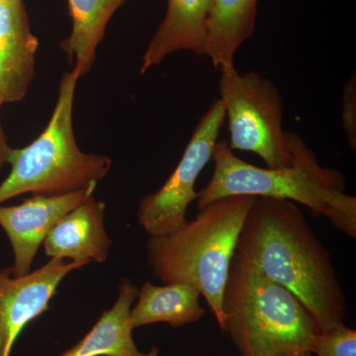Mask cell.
Segmentation results:
<instances>
[{"label": "cell", "instance_id": "cell-1", "mask_svg": "<svg viewBox=\"0 0 356 356\" xmlns=\"http://www.w3.org/2000/svg\"><path fill=\"white\" fill-rule=\"evenodd\" d=\"M236 252L291 291L321 332L343 324L346 300L331 254L294 202L255 197Z\"/></svg>", "mask_w": 356, "mask_h": 356}, {"label": "cell", "instance_id": "cell-2", "mask_svg": "<svg viewBox=\"0 0 356 356\" xmlns=\"http://www.w3.org/2000/svg\"><path fill=\"white\" fill-rule=\"evenodd\" d=\"M293 163L281 168H259L243 161L220 140L212 159L214 172L209 184L198 192V209L228 196L285 199L323 215L350 238L356 236V198L344 192L339 170L324 168L297 134L292 133Z\"/></svg>", "mask_w": 356, "mask_h": 356}, {"label": "cell", "instance_id": "cell-3", "mask_svg": "<svg viewBox=\"0 0 356 356\" xmlns=\"http://www.w3.org/2000/svg\"><path fill=\"white\" fill-rule=\"evenodd\" d=\"M254 196L218 199L166 236H149L147 264L163 283L198 288L222 329V299L238 236Z\"/></svg>", "mask_w": 356, "mask_h": 356}, {"label": "cell", "instance_id": "cell-4", "mask_svg": "<svg viewBox=\"0 0 356 356\" xmlns=\"http://www.w3.org/2000/svg\"><path fill=\"white\" fill-rule=\"evenodd\" d=\"M222 327L241 356L310 353L320 332L291 291L236 252L222 299Z\"/></svg>", "mask_w": 356, "mask_h": 356}, {"label": "cell", "instance_id": "cell-5", "mask_svg": "<svg viewBox=\"0 0 356 356\" xmlns=\"http://www.w3.org/2000/svg\"><path fill=\"white\" fill-rule=\"evenodd\" d=\"M81 76L72 67L58 86L50 121L36 140L22 149H11L8 177L0 184V205L25 193L60 195L97 184L111 170L112 159L84 153L74 132V104Z\"/></svg>", "mask_w": 356, "mask_h": 356}, {"label": "cell", "instance_id": "cell-6", "mask_svg": "<svg viewBox=\"0 0 356 356\" xmlns=\"http://www.w3.org/2000/svg\"><path fill=\"white\" fill-rule=\"evenodd\" d=\"M221 72L220 99L228 120L229 149L257 154L266 168L291 165L292 133L283 130V102L278 88L259 72L240 74L235 65Z\"/></svg>", "mask_w": 356, "mask_h": 356}, {"label": "cell", "instance_id": "cell-7", "mask_svg": "<svg viewBox=\"0 0 356 356\" xmlns=\"http://www.w3.org/2000/svg\"><path fill=\"white\" fill-rule=\"evenodd\" d=\"M225 119L219 98L201 117L170 177L159 191L140 200L138 224L149 236L170 235L187 221V208L198 198L196 181L212 159Z\"/></svg>", "mask_w": 356, "mask_h": 356}, {"label": "cell", "instance_id": "cell-8", "mask_svg": "<svg viewBox=\"0 0 356 356\" xmlns=\"http://www.w3.org/2000/svg\"><path fill=\"white\" fill-rule=\"evenodd\" d=\"M83 262L51 259L44 266L20 277L13 267L0 270V356H11L14 343L30 323L50 309L58 285Z\"/></svg>", "mask_w": 356, "mask_h": 356}, {"label": "cell", "instance_id": "cell-9", "mask_svg": "<svg viewBox=\"0 0 356 356\" xmlns=\"http://www.w3.org/2000/svg\"><path fill=\"white\" fill-rule=\"evenodd\" d=\"M96 186L60 195L34 194L18 205H0V227L13 250V276L31 273L33 261L51 229L67 213L93 196Z\"/></svg>", "mask_w": 356, "mask_h": 356}, {"label": "cell", "instance_id": "cell-10", "mask_svg": "<svg viewBox=\"0 0 356 356\" xmlns=\"http://www.w3.org/2000/svg\"><path fill=\"white\" fill-rule=\"evenodd\" d=\"M39 40L23 0L0 3V105L24 99L35 76Z\"/></svg>", "mask_w": 356, "mask_h": 356}, {"label": "cell", "instance_id": "cell-11", "mask_svg": "<svg viewBox=\"0 0 356 356\" xmlns=\"http://www.w3.org/2000/svg\"><path fill=\"white\" fill-rule=\"evenodd\" d=\"M106 205L95 196L67 213L44 238V254L50 259L104 264L112 241L105 229Z\"/></svg>", "mask_w": 356, "mask_h": 356}, {"label": "cell", "instance_id": "cell-12", "mask_svg": "<svg viewBox=\"0 0 356 356\" xmlns=\"http://www.w3.org/2000/svg\"><path fill=\"white\" fill-rule=\"evenodd\" d=\"M210 9L211 0H168L165 18L143 56L140 74H146L175 51L206 56Z\"/></svg>", "mask_w": 356, "mask_h": 356}, {"label": "cell", "instance_id": "cell-13", "mask_svg": "<svg viewBox=\"0 0 356 356\" xmlns=\"http://www.w3.org/2000/svg\"><path fill=\"white\" fill-rule=\"evenodd\" d=\"M139 288L129 278L122 280L118 298L112 308L103 312L99 320L76 344L60 356H143L133 339L130 312Z\"/></svg>", "mask_w": 356, "mask_h": 356}, {"label": "cell", "instance_id": "cell-14", "mask_svg": "<svg viewBox=\"0 0 356 356\" xmlns=\"http://www.w3.org/2000/svg\"><path fill=\"white\" fill-rule=\"evenodd\" d=\"M197 287L185 282L165 283L158 286L146 282L139 289L136 306L131 309L130 324L134 329L166 323L172 327L197 323L205 315L200 306Z\"/></svg>", "mask_w": 356, "mask_h": 356}, {"label": "cell", "instance_id": "cell-15", "mask_svg": "<svg viewBox=\"0 0 356 356\" xmlns=\"http://www.w3.org/2000/svg\"><path fill=\"white\" fill-rule=\"evenodd\" d=\"M257 0H211L206 56L220 70L234 65L236 51L254 33Z\"/></svg>", "mask_w": 356, "mask_h": 356}, {"label": "cell", "instance_id": "cell-16", "mask_svg": "<svg viewBox=\"0 0 356 356\" xmlns=\"http://www.w3.org/2000/svg\"><path fill=\"white\" fill-rule=\"evenodd\" d=\"M125 0H67L72 32L60 43L81 76L90 72L112 16Z\"/></svg>", "mask_w": 356, "mask_h": 356}, {"label": "cell", "instance_id": "cell-17", "mask_svg": "<svg viewBox=\"0 0 356 356\" xmlns=\"http://www.w3.org/2000/svg\"><path fill=\"white\" fill-rule=\"evenodd\" d=\"M311 356H356V331L344 323L314 339Z\"/></svg>", "mask_w": 356, "mask_h": 356}, {"label": "cell", "instance_id": "cell-18", "mask_svg": "<svg viewBox=\"0 0 356 356\" xmlns=\"http://www.w3.org/2000/svg\"><path fill=\"white\" fill-rule=\"evenodd\" d=\"M343 123L348 143L353 151L356 149V84L355 76L343 88Z\"/></svg>", "mask_w": 356, "mask_h": 356}, {"label": "cell", "instance_id": "cell-19", "mask_svg": "<svg viewBox=\"0 0 356 356\" xmlns=\"http://www.w3.org/2000/svg\"><path fill=\"white\" fill-rule=\"evenodd\" d=\"M1 106L2 105H0V109H1ZM10 149L11 147L7 144L6 136L4 134L3 128H2L1 117H0V170H2L4 165H6Z\"/></svg>", "mask_w": 356, "mask_h": 356}, {"label": "cell", "instance_id": "cell-20", "mask_svg": "<svg viewBox=\"0 0 356 356\" xmlns=\"http://www.w3.org/2000/svg\"><path fill=\"white\" fill-rule=\"evenodd\" d=\"M159 348H156V346H154L149 350V353H146L143 356H159Z\"/></svg>", "mask_w": 356, "mask_h": 356}, {"label": "cell", "instance_id": "cell-21", "mask_svg": "<svg viewBox=\"0 0 356 356\" xmlns=\"http://www.w3.org/2000/svg\"><path fill=\"white\" fill-rule=\"evenodd\" d=\"M286 356H311V353H294V355H290Z\"/></svg>", "mask_w": 356, "mask_h": 356}, {"label": "cell", "instance_id": "cell-22", "mask_svg": "<svg viewBox=\"0 0 356 356\" xmlns=\"http://www.w3.org/2000/svg\"><path fill=\"white\" fill-rule=\"evenodd\" d=\"M7 1V0H0V3H1V2H6Z\"/></svg>", "mask_w": 356, "mask_h": 356}]
</instances>
